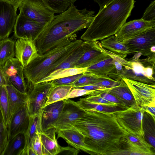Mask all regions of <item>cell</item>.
Masks as SVG:
<instances>
[{"label": "cell", "instance_id": "obj_7", "mask_svg": "<svg viewBox=\"0 0 155 155\" xmlns=\"http://www.w3.org/2000/svg\"><path fill=\"white\" fill-rule=\"evenodd\" d=\"M51 81L39 82L32 85L28 93L26 104L30 116L40 112L45 107L51 89Z\"/></svg>", "mask_w": 155, "mask_h": 155}, {"label": "cell", "instance_id": "obj_21", "mask_svg": "<svg viewBox=\"0 0 155 155\" xmlns=\"http://www.w3.org/2000/svg\"><path fill=\"white\" fill-rule=\"evenodd\" d=\"M57 133L58 138H63L69 145L79 151L81 150L90 154L83 135L77 130L72 128L59 130Z\"/></svg>", "mask_w": 155, "mask_h": 155}, {"label": "cell", "instance_id": "obj_30", "mask_svg": "<svg viewBox=\"0 0 155 155\" xmlns=\"http://www.w3.org/2000/svg\"><path fill=\"white\" fill-rule=\"evenodd\" d=\"M14 41L12 38L0 40V65H3L15 55Z\"/></svg>", "mask_w": 155, "mask_h": 155}, {"label": "cell", "instance_id": "obj_20", "mask_svg": "<svg viewBox=\"0 0 155 155\" xmlns=\"http://www.w3.org/2000/svg\"><path fill=\"white\" fill-rule=\"evenodd\" d=\"M57 133L54 128L40 133L42 155H56L65 150V147L61 146L55 137Z\"/></svg>", "mask_w": 155, "mask_h": 155}, {"label": "cell", "instance_id": "obj_41", "mask_svg": "<svg viewBox=\"0 0 155 155\" xmlns=\"http://www.w3.org/2000/svg\"><path fill=\"white\" fill-rule=\"evenodd\" d=\"M83 73L51 81L54 86L72 85L82 74Z\"/></svg>", "mask_w": 155, "mask_h": 155}, {"label": "cell", "instance_id": "obj_34", "mask_svg": "<svg viewBox=\"0 0 155 155\" xmlns=\"http://www.w3.org/2000/svg\"><path fill=\"white\" fill-rule=\"evenodd\" d=\"M42 0L55 14H60L73 5L77 0Z\"/></svg>", "mask_w": 155, "mask_h": 155}, {"label": "cell", "instance_id": "obj_18", "mask_svg": "<svg viewBox=\"0 0 155 155\" xmlns=\"http://www.w3.org/2000/svg\"><path fill=\"white\" fill-rule=\"evenodd\" d=\"M155 27V22L148 21L141 18L125 23L115 34L120 41L134 37Z\"/></svg>", "mask_w": 155, "mask_h": 155}, {"label": "cell", "instance_id": "obj_37", "mask_svg": "<svg viewBox=\"0 0 155 155\" xmlns=\"http://www.w3.org/2000/svg\"><path fill=\"white\" fill-rule=\"evenodd\" d=\"M122 140L145 148L155 149L151 144L148 143L145 139L132 134L127 133Z\"/></svg>", "mask_w": 155, "mask_h": 155}, {"label": "cell", "instance_id": "obj_40", "mask_svg": "<svg viewBox=\"0 0 155 155\" xmlns=\"http://www.w3.org/2000/svg\"><path fill=\"white\" fill-rule=\"evenodd\" d=\"M85 98L93 103L106 106L120 107L123 109L117 104L109 101L98 95H88Z\"/></svg>", "mask_w": 155, "mask_h": 155}, {"label": "cell", "instance_id": "obj_49", "mask_svg": "<svg viewBox=\"0 0 155 155\" xmlns=\"http://www.w3.org/2000/svg\"><path fill=\"white\" fill-rule=\"evenodd\" d=\"M3 66L0 65V87L3 85H6L3 69Z\"/></svg>", "mask_w": 155, "mask_h": 155}, {"label": "cell", "instance_id": "obj_27", "mask_svg": "<svg viewBox=\"0 0 155 155\" xmlns=\"http://www.w3.org/2000/svg\"><path fill=\"white\" fill-rule=\"evenodd\" d=\"M25 145L24 134H20L8 141L2 155H21Z\"/></svg>", "mask_w": 155, "mask_h": 155}, {"label": "cell", "instance_id": "obj_24", "mask_svg": "<svg viewBox=\"0 0 155 155\" xmlns=\"http://www.w3.org/2000/svg\"><path fill=\"white\" fill-rule=\"evenodd\" d=\"M102 46L123 58L128 54H132L126 46L116 38L115 35L110 36L101 41Z\"/></svg>", "mask_w": 155, "mask_h": 155}, {"label": "cell", "instance_id": "obj_11", "mask_svg": "<svg viewBox=\"0 0 155 155\" xmlns=\"http://www.w3.org/2000/svg\"><path fill=\"white\" fill-rule=\"evenodd\" d=\"M130 90L137 105L142 107L155 102V84H150L122 77Z\"/></svg>", "mask_w": 155, "mask_h": 155}, {"label": "cell", "instance_id": "obj_44", "mask_svg": "<svg viewBox=\"0 0 155 155\" xmlns=\"http://www.w3.org/2000/svg\"><path fill=\"white\" fill-rule=\"evenodd\" d=\"M94 91L87 90L79 88H74L66 97L65 99L75 98L83 95H88Z\"/></svg>", "mask_w": 155, "mask_h": 155}, {"label": "cell", "instance_id": "obj_9", "mask_svg": "<svg viewBox=\"0 0 155 155\" xmlns=\"http://www.w3.org/2000/svg\"><path fill=\"white\" fill-rule=\"evenodd\" d=\"M6 84L12 85L21 92L28 94L29 88L25 80L24 67L16 58L8 60L3 65Z\"/></svg>", "mask_w": 155, "mask_h": 155}, {"label": "cell", "instance_id": "obj_50", "mask_svg": "<svg viewBox=\"0 0 155 155\" xmlns=\"http://www.w3.org/2000/svg\"><path fill=\"white\" fill-rule=\"evenodd\" d=\"M94 2L97 3L100 7L99 9H101L104 6L110 3L113 0H94Z\"/></svg>", "mask_w": 155, "mask_h": 155}, {"label": "cell", "instance_id": "obj_39", "mask_svg": "<svg viewBox=\"0 0 155 155\" xmlns=\"http://www.w3.org/2000/svg\"><path fill=\"white\" fill-rule=\"evenodd\" d=\"M105 89L95 90L88 95H99L109 101L117 104L120 106L123 109H126L128 108L121 101L112 94L105 91Z\"/></svg>", "mask_w": 155, "mask_h": 155}, {"label": "cell", "instance_id": "obj_28", "mask_svg": "<svg viewBox=\"0 0 155 155\" xmlns=\"http://www.w3.org/2000/svg\"><path fill=\"white\" fill-rule=\"evenodd\" d=\"M121 147L116 154L117 155H154L155 152L152 149L144 148L122 139Z\"/></svg>", "mask_w": 155, "mask_h": 155}, {"label": "cell", "instance_id": "obj_43", "mask_svg": "<svg viewBox=\"0 0 155 155\" xmlns=\"http://www.w3.org/2000/svg\"><path fill=\"white\" fill-rule=\"evenodd\" d=\"M141 18L147 21L155 22V1L154 0L151 3L147 8Z\"/></svg>", "mask_w": 155, "mask_h": 155}, {"label": "cell", "instance_id": "obj_5", "mask_svg": "<svg viewBox=\"0 0 155 155\" xmlns=\"http://www.w3.org/2000/svg\"><path fill=\"white\" fill-rule=\"evenodd\" d=\"M141 55L136 53L131 60H127L122 65L124 68L119 74L112 71L108 76L117 81H120L121 77H124L148 84H155V68L141 62L139 59Z\"/></svg>", "mask_w": 155, "mask_h": 155}, {"label": "cell", "instance_id": "obj_19", "mask_svg": "<svg viewBox=\"0 0 155 155\" xmlns=\"http://www.w3.org/2000/svg\"><path fill=\"white\" fill-rule=\"evenodd\" d=\"M66 102V99L59 101L47 105L42 109L41 118L42 132L53 128Z\"/></svg>", "mask_w": 155, "mask_h": 155}, {"label": "cell", "instance_id": "obj_35", "mask_svg": "<svg viewBox=\"0 0 155 155\" xmlns=\"http://www.w3.org/2000/svg\"><path fill=\"white\" fill-rule=\"evenodd\" d=\"M81 44L57 67L54 71L64 69L74 68L76 62L83 53V49Z\"/></svg>", "mask_w": 155, "mask_h": 155}, {"label": "cell", "instance_id": "obj_12", "mask_svg": "<svg viewBox=\"0 0 155 155\" xmlns=\"http://www.w3.org/2000/svg\"><path fill=\"white\" fill-rule=\"evenodd\" d=\"M122 42L132 54L138 53L149 56L153 54L150 51L151 48L155 45V27Z\"/></svg>", "mask_w": 155, "mask_h": 155}, {"label": "cell", "instance_id": "obj_3", "mask_svg": "<svg viewBox=\"0 0 155 155\" xmlns=\"http://www.w3.org/2000/svg\"><path fill=\"white\" fill-rule=\"evenodd\" d=\"M134 2V0H113L99 9L81 38L96 41L115 35L130 15Z\"/></svg>", "mask_w": 155, "mask_h": 155}, {"label": "cell", "instance_id": "obj_15", "mask_svg": "<svg viewBox=\"0 0 155 155\" xmlns=\"http://www.w3.org/2000/svg\"><path fill=\"white\" fill-rule=\"evenodd\" d=\"M15 53L24 67L40 56L35 41L31 38H17L15 42Z\"/></svg>", "mask_w": 155, "mask_h": 155}, {"label": "cell", "instance_id": "obj_33", "mask_svg": "<svg viewBox=\"0 0 155 155\" xmlns=\"http://www.w3.org/2000/svg\"><path fill=\"white\" fill-rule=\"evenodd\" d=\"M0 110L5 125L7 127L10 118L8 99L6 85L0 87Z\"/></svg>", "mask_w": 155, "mask_h": 155}, {"label": "cell", "instance_id": "obj_4", "mask_svg": "<svg viewBox=\"0 0 155 155\" xmlns=\"http://www.w3.org/2000/svg\"><path fill=\"white\" fill-rule=\"evenodd\" d=\"M76 34L64 39L60 44L38 57L23 68L29 87L34 85L54 72L55 69L82 44Z\"/></svg>", "mask_w": 155, "mask_h": 155}, {"label": "cell", "instance_id": "obj_47", "mask_svg": "<svg viewBox=\"0 0 155 155\" xmlns=\"http://www.w3.org/2000/svg\"><path fill=\"white\" fill-rule=\"evenodd\" d=\"M12 5L17 11V9L21 6L24 0H1Z\"/></svg>", "mask_w": 155, "mask_h": 155}, {"label": "cell", "instance_id": "obj_13", "mask_svg": "<svg viewBox=\"0 0 155 155\" xmlns=\"http://www.w3.org/2000/svg\"><path fill=\"white\" fill-rule=\"evenodd\" d=\"M85 111L75 102L70 99L66 102L57 121L53 125L57 133L59 130L71 128L75 121L81 117Z\"/></svg>", "mask_w": 155, "mask_h": 155}, {"label": "cell", "instance_id": "obj_48", "mask_svg": "<svg viewBox=\"0 0 155 155\" xmlns=\"http://www.w3.org/2000/svg\"><path fill=\"white\" fill-rule=\"evenodd\" d=\"M76 88H81L90 90H102L107 89V88L105 87L98 86L94 84L88 85L82 87H78Z\"/></svg>", "mask_w": 155, "mask_h": 155}, {"label": "cell", "instance_id": "obj_16", "mask_svg": "<svg viewBox=\"0 0 155 155\" xmlns=\"http://www.w3.org/2000/svg\"><path fill=\"white\" fill-rule=\"evenodd\" d=\"M18 15L10 4L0 0V40L8 38L14 29Z\"/></svg>", "mask_w": 155, "mask_h": 155}, {"label": "cell", "instance_id": "obj_36", "mask_svg": "<svg viewBox=\"0 0 155 155\" xmlns=\"http://www.w3.org/2000/svg\"><path fill=\"white\" fill-rule=\"evenodd\" d=\"M75 102L79 107L84 110L94 109L98 110L110 112L118 110L117 109L118 107L106 106L93 103L87 101L85 98H80L78 101Z\"/></svg>", "mask_w": 155, "mask_h": 155}, {"label": "cell", "instance_id": "obj_38", "mask_svg": "<svg viewBox=\"0 0 155 155\" xmlns=\"http://www.w3.org/2000/svg\"><path fill=\"white\" fill-rule=\"evenodd\" d=\"M8 142V128L5 125L0 110V155H2Z\"/></svg>", "mask_w": 155, "mask_h": 155}, {"label": "cell", "instance_id": "obj_29", "mask_svg": "<svg viewBox=\"0 0 155 155\" xmlns=\"http://www.w3.org/2000/svg\"><path fill=\"white\" fill-rule=\"evenodd\" d=\"M73 88L74 87L72 85L54 86L50 91L45 106L52 103L65 100Z\"/></svg>", "mask_w": 155, "mask_h": 155}, {"label": "cell", "instance_id": "obj_2", "mask_svg": "<svg viewBox=\"0 0 155 155\" xmlns=\"http://www.w3.org/2000/svg\"><path fill=\"white\" fill-rule=\"evenodd\" d=\"M94 13L86 8L78 10L73 4L59 15H54L35 40L39 54H44L65 38L87 28L94 19Z\"/></svg>", "mask_w": 155, "mask_h": 155}, {"label": "cell", "instance_id": "obj_23", "mask_svg": "<svg viewBox=\"0 0 155 155\" xmlns=\"http://www.w3.org/2000/svg\"><path fill=\"white\" fill-rule=\"evenodd\" d=\"M105 90L121 101L127 107L136 104L128 86L121 79L119 85Z\"/></svg>", "mask_w": 155, "mask_h": 155}, {"label": "cell", "instance_id": "obj_1", "mask_svg": "<svg viewBox=\"0 0 155 155\" xmlns=\"http://www.w3.org/2000/svg\"><path fill=\"white\" fill-rule=\"evenodd\" d=\"M85 112L72 125L84 137L90 154L116 155L127 132L119 124L113 112L94 109Z\"/></svg>", "mask_w": 155, "mask_h": 155}, {"label": "cell", "instance_id": "obj_45", "mask_svg": "<svg viewBox=\"0 0 155 155\" xmlns=\"http://www.w3.org/2000/svg\"><path fill=\"white\" fill-rule=\"evenodd\" d=\"M120 80L119 81L114 80L110 78L109 79L104 80L93 84L105 87L107 88H109L119 85L120 83Z\"/></svg>", "mask_w": 155, "mask_h": 155}, {"label": "cell", "instance_id": "obj_51", "mask_svg": "<svg viewBox=\"0 0 155 155\" xmlns=\"http://www.w3.org/2000/svg\"><path fill=\"white\" fill-rule=\"evenodd\" d=\"M151 51L153 53H155V45L152 46L150 49Z\"/></svg>", "mask_w": 155, "mask_h": 155}, {"label": "cell", "instance_id": "obj_17", "mask_svg": "<svg viewBox=\"0 0 155 155\" xmlns=\"http://www.w3.org/2000/svg\"><path fill=\"white\" fill-rule=\"evenodd\" d=\"M30 117L26 103L16 111L10 120L7 127L8 141L20 134L25 133Z\"/></svg>", "mask_w": 155, "mask_h": 155}, {"label": "cell", "instance_id": "obj_22", "mask_svg": "<svg viewBox=\"0 0 155 155\" xmlns=\"http://www.w3.org/2000/svg\"><path fill=\"white\" fill-rule=\"evenodd\" d=\"M6 87L9 104L10 121L12 115L26 103L28 94L21 92L10 84L6 85Z\"/></svg>", "mask_w": 155, "mask_h": 155}, {"label": "cell", "instance_id": "obj_8", "mask_svg": "<svg viewBox=\"0 0 155 155\" xmlns=\"http://www.w3.org/2000/svg\"><path fill=\"white\" fill-rule=\"evenodd\" d=\"M18 9L23 15L45 25L49 22L54 16L55 13L42 0H24Z\"/></svg>", "mask_w": 155, "mask_h": 155}, {"label": "cell", "instance_id": "obj_14", "mask_svg": "<svg viewBox=\"0 0 155 155\" xmlns=\"http://www.w3.org/2000/svg\"><path fill=\"white\" fill-rule=\"evenodd\" d=\"M46 25L35 21L20 13L14 28V35L17 38H31L35 40Z\"/></svg>", "mask_w": 155, "mask_h": 155}, {"label": "cell", "instance_id": "obj_25", "mask_svg": "<svg viewBox=\"0 0 155 155\" xmlns=\"http://www.w3.org/2000/svg\"><path fill=\"white\" fill-rule=\"evenodd\" d=\"M41 111L38 114L30 116L28 126L24 134L25 145L21 155H25L32 139L38 133L42 132L41 127Z\"/></svg>", "mask_w": 155, "mask_h": 155}, {"label": "cell", "instance_id": "obj_31", "mask_svg": "<svg viewBox=\"0 0 155 155\" xmlns=\"http://www.w3.org/2000/svg\"><path fill=\"white\" fill-rule=\"evenodd\" d=\"M110 78L109 76H101L89 72L85 71L83 73L82 75L72 85L74 88H76L93 84Z\"/></svg>", "mask_w": 155, "mask_h": 155}, {"label": "cell", "instance_id": "obj_32", "mask_svg": "<svg viewBox=\"0 0 155 155\" xmlns=\"http://www.w3.org/2000/svg\"><path fill=\"white\" fill-rule=\"evenodd\" d=\"M87 68H74L57 70L51 73L40 82L51 81L55 79L81 73L86 71Z\"/></svg>", "mask_w": 155, "mask_h": 155}, {"label": "cell", "instance_id": "obj_42", "mask_svg": "<svg viewBox=\"0 0 155 155\" xmlns=\"http://www.w3.org/2000/svg\"><path fill=\"white\" fill-rule=\"evenodd\" d=\"M28 147L32 149L35 153L36 155H42L40 133H38L32 139L28 148Z\"/></svg>", "mask_w": 155, "mask_h": 155}, {"label": "cell", "instance_id": "obj_10", "mask_svg": "<svg viewBox=\"0 0 155 155\" xmlns=\"http://www.w3.org/2000/svg\"><path fill=\"white\" fill-rule=\"evenodd\" d=\"M83 53L76 62L74 68H86L110 57L107 50L98 41H83Z\"/></svg>", "mask_w": 155, "mask_h": 155}, {"label": "cell", "instance_id": "obj_26", "mask_svg": "<svg viewBox=\"0 0 155 155\" xmlns=\"http://www.w3.org/2000/svg\"><path fill=\"white\" fill-rule=\"evenodd\" d=\"M110 57L87 68L86 71L97 75L107 77L109 73L115 69L114 59L107 50Z\"/></svg>", "mask_w": 155, "mask_h": 155}, {"label": "cell", "instance_id": "obj_46", "mask_svg": "<svg viewBox=\"0 0 155 155\" xmlns=\"http://www.w3.org/2000/svg\"><path fill=\"white\" fill-rule=\"evenodd\" d=\"M155 102L148 105L144 106L141 107L144 110V112L149 114L151 116L155 121Z\"/></svg>", "mask_w": 155, "mask_h": 155}, {"label": "cell", "instance_id": "obj_6", "mask_svg": "<svg viewBox=\"0 0 155 155\" xmlns=\"http://www.w3.org/2000/svg\"><path fill=\"white\" fill-rule=\"evenodd\" d=\"M118 122L129 134L145 139L143 120L144 111L136 104L128 108L113 111Z\"/></svg>", "mask_w": 155, "mask_h": 155}]
</instances>
